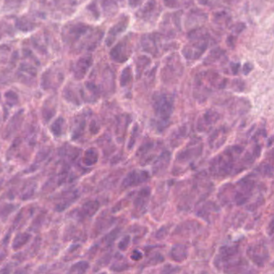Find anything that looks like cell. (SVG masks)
<instances>
[{
  "instance_id": "1",
  "label": "cell",
  "mask_w": 274,
  "mask_h": 274,
  "mask_svg": "<svg viewBox=\"0 0 274 274\" xmlns=\"http://www.w3.org/2000/svg\"><path fill=\"white\" fill-rule=\"evenodd\" d=\"M188 37L190 42L184 47L183 55L187 60H198L205 53L209 44L208 33L205 28H195L189 33Z\"/></svg>"
},
{
  "instance_id": "2",
  "label": "cell",
  "mask_w": 274,
  "mask_h": 274,
  "mask_svg": "<svg viewBox=\"0 0 274 274\" xmlns=\"http://www.w3.org/2000/svg\"><path fill=\"white\" fill-rule=\"evenodd\" d=\"M154 109L161 121L169 120L173 109V99L165 93H159L154 98Z\"/></svg>"
},
{
  "instance_id": "3",
  "label": "cell",
  "mask_w": 274,
  "mask_h": 274,
  "mask_svg": "<svg viewBox=\"0 0 274 274\" xmlns=\"http://www.w3.org/2000/svg\"><path fill=\"white\" fill-rule=\"evenodd\" d=\"M183 72H184V67L179 60V56L173 54L166 61L164 67L162 69V77L165 81L174 79L180 77L183 74Z\"/></svg>"
},
{
  "instance_id": "4",
  "label": "cell",
  "mask_w": 274,
  "mask_h": 274,
  "mask_svg": "<svg viewBox=\"0 0 274 274\" xmlns=\"http://www.w3.org/2000/svg\"><path fill=\"white\" fill-rule=\"evenodd\" d=\"M133 51V46L129 36L124 37L116 46L112 49L110 55L114 61L124 63L129 60Z\"/></svg>"
},
{
  "instance_id": "5",
  "label": "cell",
  "mask_w": 274,
  "mask_h": 274,
  "mask_svg": "<svg viewBox=\"0 0 274 274\" xmlns=\"http://www.w3.org/2000/svg\"><path fill=\"white\" fill-rule=\"evenodd\" d=\"M142 49L147 53L158 56L161 46V36L157 33H150L142 36L141 39Z\"/></svg>"
},
{
  "instance_id": "6",
  "label": "cell",
  "mask_w": 274,
  "mask_h": 274,
  "mask_svg": "<svg viewBox=\"0 0 274 274\" xmlns=\"http://www.w3.org/2000/svg\"><path fill=\"white\" fill-rule=\"evenodd\" d=\"M181 13L182 12H175V13L168 15L167 17H164L162 25H161V28L164 33L169 35H173L178 31L180 30Z\"/></svg>"
},
{
  "instance_id": "7",
  "label": "cell",
  "mask_w": 274,
  "mask_h": 274,
  "mask_svg": "<svg viewBox=\"0 0 274 274\" xmlns=\"http://www.w3.org/2000/svg\"><path fill=\"white\" fill-rule=\"evenodd\" d=\"M158 15H159L158 7L155 0H149L143 7L138 10V12L136 13V17L137 19L149 21L151 19H155Z\"/></svg>"
},
{
  "instance_id": "8",
  "label": "cell",
  "mask_w": 274,
  "mask_h": 274,
  "mask_svg": "<svg viewBox=\"0 0 274 274\" xmlns=\"http://www.w3.org/2000/svg\"><path fill=\"white\" fill-rule=\"evenodd\" d=\"M129 22H130L129 17L123 15L121 19H119V21L113 26V28L109 30V36L107 38L108 45H111L115 41L118 36L127 29Z\"/></svg>"
},
{
  "instance_id": "9",
  "label": "cell",
  "mask_w": 274,
  "mask_h": 274,
  "mask_svg": "<svg viewBox=\"0 0 274 274\" xmlns=\"http://www.w3.org/2000/svg\"><path fill=\"white\" fill-rule=\"evenodd\" d=\"M149 179V174L146 171H134L128 174L126 179H124V188L136 186L138 184H142L147 181Z\"/></svg>"
},
{
  "instance_id": "10",
  "label": "cell",
  "mask_w": 274,
  "mask_h": 274,
  "mask_svg": "<svg viewBox=\"0 0 274 274\" xmlns=\"http://www.w3.org/2000/svg\"><path fill=\"white\" fill-rule=\"evenodd\" d=\"M151 59L148 58L147 56H140L139 57H137V62H136V72H137V77L142 76L143 72L147 69V68L151 65Z\"/></svg>"
},
{
  "instance_id": "11",
  "label": "cell",
  "mask_w": 274,
  "mask_h": 274,
  "mask_svg": "<svg viewBox=\"0 0 274 274\" xmlns=\"http://www.w3.org/2000/svg\"><path fill=\"white\" fill-rule=\"evenodd\" d=\"M103 7L108 14L113 15L119 10V5L116 0H103Z\"/></svg>"
},
{
  "instance_id": "12",
  "label": "cell",
  "mask_w": 274,
  "mask_h": 274,
  "mask_svg": "<svg viewBox=\"0 0 274 274\" xmlns=\"http://www.w3.org/2000/svg\"><path fill=\"white\" fill-rule=\"evenodd\" d=\"M229 21H230V18L228 17V13L226 12H218L214 16V22L217 25H228Z\"/></svg>"
},
{
  "instance_id": "13",
  "label": "cell",
  "mask_w": 274,
  "mask_h": 274,
  "mask_svg": "<svg viewBox=\"0 0 274 274\" xmlns=\"http://www.w3.org/2000/svg\"><path fill=\"white\" fill-rule=\"evenodd\" d=\"M133 74L132 70L130 66L125 68L121 72V78H120V84L121 86H127L132 81Z\"/></svg>"
},
{
  "instance_id": "14",
  "label": "cell",
  "mask_w": 274,
  "mask_h": 274,
  "mask_svg": "<svg viewBox=\"0 0 274 274\" xmlns=\"http://www.w3.org/2000/svg\"><path fill=\"white\" fill-rule=\"evenodd\" d=\"M223 51L220 49H215L211 51L206 60L205 64L215 63L216 61H219L223 56Z\"/></svg>"
},
{
  "instance_id": "15",
  "label": "cell",
  "mask_w": 274,
  "mask_h": 274,
  "mask_svg": "<svg viewBox=\"0 0 274 274\" xmlns=\"http://www.w3.org/2000/svg\"><path fill=\"white\" fill-rule=\"evenodd\" d=\"M178 254H181L186 259L187 255H188L186 247L181 245V244H177L175 246L173 247L171 252V257L174 260Z\"/></svg>"
},
{
  "instance_id": "16",
  "label": "cell",
  "mask_w": 274,
  "mask_h": 274,
  "mask_svg": "<svg viewBox=\"0 0 274 274\" xmlns=\"http://www.w3.org/2000/svg\"><path fill=\"white\" fill-rule=\"evenodd\" d=\"M163 2H164V4L170 8H176L181 6L184 0H163Z\"/></svg>"
},
{
  "instance_id": "17",
  "label": "cell",
  "mask_w": 274,
  "mask_h": 274,
  "mask_svg": "<svg viewBox=\"0 0 274 274\" xmlns=\"http://www.w3.org/2000/svg\"><path fill=\"white\" fill-rule=\"evenodd\" d=\"M129 244H130V237H124L121 242H120V244H119V248L121 250H125L127 248Z\"/></svg>"
},
{
  "instance_id": "18",
  "label": "cell",
  "mask_w": 274,
  "mask_h": 274,
  "mask_svg": "<svg viewBox=\"0 0 274 274\" xmlns=\"http://www.w3.org/2000/svg\"><path fill=\"white\" fill-rule=\"evenodd\" d=\"M143 2H144V0H128V3L130 5V7H132V8L139 7Z\"/></svg>"
},
{
  "instance_id": "19",
  "label": "cell",
  "mask_w": 274,
  "mask_h": 274,
  "mask_svg": "<svg viewBox=\"0 0 274 274\" xmlns=\"http://www.w3.org/2000/svg\"><path fill=\"white\" fill-rule=\"evenodd\" d=\"M253 66L251 64L246 63L244 65L243 67V71H244V73L245 75L249 74V72H251L253 70Z\"/></svg>"
},
{
  "instance_id": "20",
  "label": "cell",
  "mask_w": 274,
  "mask_h": 274,
  "mask_svg": "<svg viewBox=\"0 0 274 274\" xmlns=\"http://www.w3.org/2000/svg\"><path fill=\"white\" fill-rule=\"evenodd\" d=\"M199 2L202 4L207 5V2H209V0H199Z\"/></svg>"
}]
</instances>
